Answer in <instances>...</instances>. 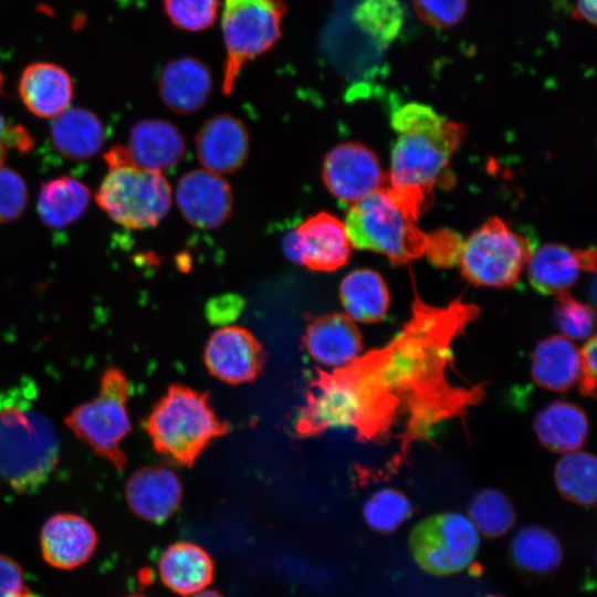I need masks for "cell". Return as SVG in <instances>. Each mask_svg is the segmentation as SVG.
<instances>
[{"mask_svg": "<svg viewBox=\"0 0 597 597\" xmlns=\"http://www.w3.org/2000/svg\"><path fill=\"white\" fill-rule=\"evenodd\" d=\"M241 310V300H238L234 295H223L208 304L207 316L212 323L224 324L235 318Z\"/></svg>", "mask_w": 597, "mask_h": 597, "instance_id": "60d3db41", "label": "cell"}, {"mask_svg": "<svg viewBox=\"0 0 597 597\" xmlns=\"http://www.w3.org/2000/svg\"><path fill=\"white\" fill-rule=\"evenodd\" d=\"M479 532L468 516L449 512L418 523L409 535L417 565L436 576L458 574L469 567L479 551Z\"/></svg>", "mask_w": 597, "mask_h": 597, "instance_id": "30bf717a", "label": "cell"}, {"mask_svg": "<svg viewBox=\"0 0 597 597\" xmlns=\"http://www.w3.org/2000/svg\"><path fill=\"white\" fill-rule=\"evenodd\" d=\"M29 193L24 179L14 170L0 167V222L17 220L25 210Z\"/></svg>", "mask_w": 597, "mask_h": 597, "instance_id": "d590c367", "label": "cell"}, {"mask_svg": "<svg viewBox=\"0 0 597 597\" xmlns=\"http://www.w3.org/2000/svg\"><path fill=\"white\" fill-rule=\"evenodd\" d=\"M363 515L374 531L391 533L412 515V505L402 492L386 488L365 502Z\"/></svg>", "mask_w": 597, "mask_h": 597, "instance_id": "d6a6232c", "label": "cell"}, {"mask_svg": "<svg viewBox=\"0 0 597 597\" xmlns=\"http://www.w3.org/2000/svg\"><path fill=\"white\" fill-rule=\"evenodd\" d=\"M390 124L397 134L390 156V187L420 213L463 140L465 126L419 102L396 107Z\"/></svg>", "mask_w": 597, "mask_h": 597, "instance_id": "6da1fadb", "label": "cell"}, {"mask_svg": "<svg viewBox=\"0 0 597 597\" xmlns=\"http://www.w3.org/2000/svg\"><path fill=\"white\" fill-rule=\"evenodd\" d=\"M95 200L119 226L144 230L157 226L166 217L172 197L171 188L161 172L129 161L109 167Z\"/></svg>", "mask_w": 597, "mask_h": 597, "instance_id": "8992f818", "label": "cell"}, {"mask_svg": "<svg viewBox=\"0 0 597 597\" xmlns=\"http://www.w3.org/2000/svg\"><path fill=\"white\" fill-rule=\"evenodd\" d=\"M367 389L355 366L318 370L306 390L304 406L296 417L300 437H312L328 429L356 427L364 429L367 416Z\"/></svg>", "mask_w": 597, "mask_h": 597, "instance_id": "9c48e42d", "label": "cell"}, {"mask_svg": "<svg viewBox=\"0 0 597 597\" xmlns=\"http://www.w3.org/2000/svg\"><path fill=\"white\" fill-rule=\"evenodd\" d=\"M18 91L24 106L43 118L60 115L69 108L73 98V83L69 73L49 62L28 65L21 74Z\"/></svg>", "mask_w": 597, "mask_h": 597, "instance_id": "7402d4cb", "label": "cell"}, {"mask_svg": "<svg viewBox=\"0 0 597 597\" xmlns=\"http://www.w3.org/2000/svg\"><path fill=\"white\" fill-rule=\"evenodd\" d=\"M164 11L177 28L190 32L212 27L219 11V0H163Z\"/></svg>", "mask_w": 597, "mask_h": 597, "instance_id": "836d02e7", "label": "cell"}, {"mask_svg": "<svg viewBox=\"0 0 597 597\" xmlns=\"http://www.w3.org/2000/svg\"><path fill=\"white\" fill-rule=\"evenodd\" d=\"M59 460L51 422L32 407L7 400L0 408V476L20 493L44 484Z\"/></svg>", "mask_w": 597, "mask_h": 597, "instance_id": "277c9868", "label": "cell"}, {"mask_svg": "<svg viewBox=\"0 0 597 597\" xmlns=\"http://www.w3.org/2000/svg\"><path fill=\"white\" fill-rule=\"evenodd\" d=\"M282 247L291 261L318 272L344 266L352 249L344 222L327 212L313 214L287 232Z\"/></svg>", "mask_w": 597, "mask_h": 597, "instance_id": "8fae6325", "label": "cell"}, {"mask_svg": "<svg viewBox=\"0 0 597 597\" xmlns=\"http://www.w3.org/2000/svg\"><path fill=\"white\" fill-rule=\"evenodd\" d=\"M11 132L12 126H9L0 114V167L3 166L9 149H11Z\"/></svg>", "mask_w": 597, "mask_h": 597, "instance_id": "7bdbcfd3", "label": "cell"}, {"mask_svg": "<svg viewBox=\"0 0 597 597\" xmlns=\"http://www.w3.org/2000/svg\"><path fill=\"white\" fill-rule=\"evenodd\" d=\"M594 248L573 250L563 244L547 243L532 251L527 261V277L538 293L561 295L577 282L582 271H595Z\"/></svg>", "mask_w": 597, "mask_h": 597, "instance_id": "2e32d148", "label": "cell"}, {"mask_svg": "<svg viewBox=\"0 0 597 597\" xmlns=\"http://www.w3.org/2000/svg\"><path fill=\"white\" fill-rule=\"evenodd\" d=\"M161 582L172 591L188 596L206 588L213 578V562L200 546L178 542L168 546L158 562Z\"/></svg>", "mask_w": 597, "mask_h": 597, "instance_id": "603a6c76", "label": "cell"}, {"mask_svg": "<svg viewBox=\"0 0 597 597\" xmlns=\"http://www.w3.org/2000/svg\"><path fill=\"white\" fill-rule=\"evenodd\" d=\"M418 217V211L385 186L352 205L344 226L352 248L384 254L400 265L425 254L428 235L417 227Z\"/></svg>", "mask_w": 597, "mask_h": 597, "instance_id": "3957f363", "label": "cell"}, {"mask_svg": "<svg viewBox=\"0 0 597 597\" xmlns=\"http://www.w3.org/2000/svg\"><path fill=\"white\" fill-rule=\"evenodd\" d=\"M25 590L20 564L13 558L0 554V597H20Z\"/></svg>", "mask_w": 597, "mask_h": 597, "instance_id": "f35d334b", "label": "cell"}, {"mask_svg": "<svg viewBox=\"0 0 597 597\" xmlns=\"http://www.w3.org/2000/svg\"><path fill=\"white\" fill-rule=\"evenodd\" d=\"M354 19L378 46L387 49L402 31L405 10L399 0H363Z\"/></svg>", "mask_w": 597, "mask_h": 597, "instance_id": "4dcf8cb0", "label": "cell"}, {"mask_svg": "<svg viewBox=\"0 0 597 597\" xmlns=\"http://www.w3.org/2000/svg\"><path fill=\"white\" fill-rule=\"evenodd\" d=\"M573 15L579 20H586L596 24V0H577Z\"/></svg>", "mask_w": 597, "mask_h": 597, "instance_id": "b9f144b4", "label": "cell"}, {"mask_svg": "<svg viewBox=\"0 0 597 597\" xmlns=\"http://www.w3.org/2000/svg\"><path fill=\"white\" fill-rule=\"evenodd\" d=\"M126 148L137 166L163 174L179 164L186 144L174 124L165 119L147 118L133 126Z\"/></svg>", "mask_w": 597, "mask_h": 597, "instance_id": "44dd1931", "label": "cell"}, {"mask_svg": "<svg viewBox=\"0 0 597 597\" xmlns=\"http://www.w3.org/2000/svg\"><path fill=\"white\" fill-rule=\"evenodd\" d=\"M463 241L452 231H437L428 235L426 251L430 260L439 266L452 265L459 261Z\"/></svg>", "mask_w": 597, "mask_h": 597, "instance_id": "74e56055", "label": "cell"}, {"mask_svg": "<svg viewBox=\"0 0 597 597\" xmlns=\"http://www.w3.org/2000/svg\"><path fill=\"white\" fill-rule=\"evenodd\" d=\"M554 318L563 336L570 341H584L594 335L593 308L575 300L568 293L557 296Z\"/></svg>", "mask_w": 597, "mask_h": 597, "instance_id": "e575fe53", "label": "cell"}, {"mask_svg": "<svg viewBox=\"0 0 597 597\" xmlns=\"http://www.w3.org/2000/svg\"><path fill=\"white\" fill-rule=\"evenodd\" d=\"M125 597H145L143 595H137V594H133V595H128V596H125Z\"/></svg>", "mask_w": 597, "mask_h": 597, "instance_id": "bcb514c9", "label": "cell"}, {"mask_svg": "<svg viewBox=\"0 0 597 597\" xmlns=\"http://www.w3.org/2000/svg\"><path fill=\"white\" fill-rule=\"evenodd\" d=\"M176 202L189 223L200 229H214L229 218L233 197L230 185L221 175L195 169L178 181Z\"/></svg>", "mask_w": 597, "mask_h": 597, "instance_id": "5bb4252c", "label": "cell"}, {"mask_svg": "<svg viewBox=\"0 0 597 597\" xmlns=\"http://www.w3.org/2000/svg\"><path fill=\"white\" fill-rule=\"evenodd\" d=\"M212 86L209 67L193 56H181L167 63L158 82L166 106L182 115L199 111L207 103Z\"/></svg>", "mask_w": 597, "mask_h": 597, "instance_id": "ffe728a7", "label": "cell"}, {"mask_svg": "<svg viewBox=\"0 0 597 597\" xmlns=\"http://www.w3.org/2000/svg\"><path fill=\"white\" fill-rule=\"evenodd\" d=\"M531 376L534 383L552 391H565L580 378V353L563 335L541 341L532 354Z\"/></svg>", "mask_w": 597, "mask_h": 597, "instance_id": "cb8c5ba5", "label": "cell"}, {"mask_svg": "<svg viewBox=\"0 0 597 597\" xmlns=\"http://www.w3.org/2000/svg\"><path fill=\"white\" fill-rule=\"evenodd\" d=\"M511 556L514 563L534 574H551L562 563L563 549L558 538L538 525L522 527L512 538Z\"/></svg>", "mask_w": 597, "mask_h": 597, "instance_id": "f1b7e54d", "label": "cell"}, {"mask_svg": "<svg viewBox=\"0 0 597 597\" xmlns=\"http://www.w3.org/2000/svg\"><path fill=\"white\" fill-rule=\"evenodd\" d=\"M177 474L163 465L144 467L130 474L125 498L130 511L144 521L160 524L169 520L182 500Z\"/></svg>", "mask_w": 597, "mask_h": 597, "instance_id": "9a60e30c", "label": "cell"}, {"mask_svg": "<svg viewBox=\"0 0 597 597\" xmlns=\"http://www.w3.org/2000/svg\"><path fill=\"white\" fill-rule=\"evenodd\" d=\"M284 0H224L221 31L226 49L222 92L229 94L247 63L268 52L282 35Z\"/></svg>", "mask_w": 597, "mask_h": 597, "instance_id": "52a82bcc", "label": "cell"}, {"mask_svg": "<svg viewBox=\"0 0 597 597\" xmlns=\"http://www.w3.org/2000/svg\"><path fill=\"white\" fill-rule=\"evenodd\" d=\"M20 597H39L36 595L31 594L28 589L20 595Z\"/></svg>", "mask_w": 597, "mask_h": 597, "instance_id": "f6af8a7d", "label": "cell"}, {"mask_svg": "<svg viewBox=\"0 0 597 597\" xmlns=\"http://www.w3.org/2000/svg\"><path fill=\"white\" fill-rule=\"evenodd\" d=\"M322 177L328 191L349 207L386 184L375 153L353 142L339 144L327 153Z\"/></svg>", "mask_w": 597, "mask_h": 597, "instance_id": "7c38bea8", "label": "cell"}, {"mask_svg": "<svg viewBox=\"0 0 597 597\" xmlns=\"http://www.w3.org/2000/svg\"><path fill=\"white\" fill-rule=\"evenodd\" d=\"M486 597H502V596H486Z\"/></svg>", "mask_w": 597, "mask_h": 597, "instance_id": "7dc6e473", "label": "cell"}, {"mask_svg": "<svg viewBox=\"0 0 597 597\" xmlns=\"http://www.w3.org/2000/svg\"><path fill=\"white\" fill-rule=\"evenodd\" d=\"M145 429L157 453L190 467L228 431V423L216 413L207 394L171 385L153 407Z\"/></svg>", "mask_w": 597, "mask_h": 597, "instance_id": "7a4b0ae2", "label": "cell"}, {"mask_svg": "<svg viewBox=\"0 0 597 597\" xmlns=\"http://www.w3.org/2000/svg\"><path fill=\"white\" fill-rule=\"evenodd\" d=\"M50 136L54 148L63 157L85 160L100 151L105 133L94 113L82 107H69L53 118Z\"/></svg>", "mask_w": 597, "mask_h": 597, "instance_id": "d4e9b609", "label": "cell"}, {"mask_svg": "<svg viewBox=\"0 0 597 597\" xmlns=\"http://www.w3.org/2000/svg\"><path fill=\"white\" fill-rule=\"evenodd\" d=\"M339 297L346 315L354 322L365 324L381 321L390 304L385 280L370 269L348 273L341 282Z\"/></svg>", "mask_w": 597, "mask_h": 597, "instance_id": "4316f807", "label": "cell"}, {"mask_svg": "<svg viewBox=\"0 0 597 597\" xmlns=\"http://www.w3.org/2000/svg\"><path fill=\"white\" fill-rule=\"evenodd\" d=\"M533 427L538 441L557 453L578 450L588 434L585 411L575 404L559 400L541 409L535 416Z\"/></svg>", "mask_w": 597, "mask_h": 597, "instance_id": "484cf974", "label": "cell"}, {"mask_svg": "<svg viewBox=\"0 0 597 597\" xmlns=\"http://www.w3.org/2000/svg\"><path fill=\"white\" fill-rule=\"evenodd\" d=\"M192 597H223L221 594L213 591V590H205L201 591Z\"/></svg>", "mask_w": 597, "mask_h": 597, "instance_id": "ee69618b", "label": "cell"}, {"mask_svg": "<svg viewBox=\"0 0 597 597\" xmlns=\"http://www.w3.org/2000/svg\"><path fill=\"white\" fill-rule=\"evenodd\" d=\"M597 342L593 335L587 339L580 353V388L583 394L595 396L596 389V363H597Z\"/></svg>", "mask_w": 597, "mask_h": 597, "instance_id": "ab89813d", "label": "cell"}, {"mask_svg": "<svg viewBox=\"0 0 597 597\" xmlns=\"http://www.w3.org/2000/svg\"><path fill=\"white\" fill-rule=\"evenodd\" d=\"M418 18L437 29L457 25L465 15L468 0H411Z\"/></svg>", "mask_w": 597, "mask_h": 597, "instance_id": "8d00e7d4", "label": "cell"}, {"mask_svg": "<svg viewBox=\"0 0 597 597\" xmlns=\"http://www.w3.org/2000/svg\"><path fill=\"white\" fill-rule=\"evenodd\" d=\"M97 542L92 524L73 513L52 515L40 533L44 561L59 569H74L86 563L95 552Z\"/></svg>", "mask_w": 597, "mask_h": 597, "instance_id": "e0dca14e", "label": "cell"}, {"mask_svg": "<svg viewBox=\"0 0 597 597\" xmlns=\"http://www.w3.org/2000/svg\"><path fill=\"white\" fill-rule=\"evenodd\" d=\"M533 250L526 237L500 218H490L463 241L458 262L472 284L509 287L519 280Z\"/></svg>", "mask_w": 597, "mask_h": 597, "instance_id": "ba28073f", "label": "cell"}, {"mask_svg": "<svg viewBox=\"0 0 597 597\" xmlns=\"http://www.w3.org/2000/svg\"><path fill=\"white\" fill-rule=\"evenodd\" d=\"M196 153L205 169L228 174L239 169L249 154L245 125L229 114L210 117L196 135Z\"/></svg>", "mask_w": 597, "mask_h": 597, "instance_id": "ac0fdd59", "label": "cell"}, {"mask_svg": "<svg viewBox=\"0 0 597 597\" xmlns=\"http://www.w3.org/2000/svg\"><path fill=\"white\" fill-rule=\"evenodd\" d=\"M468 515L478 532L486 537L504 535L516 521L512 502L496 489L480 491L470 502Z\"/></svg>", "mask_w": 597, "mask_h": 597, "instance_id": "1f68e13d", "label": "cell"}, {"mask_svg": "<svg viewBox=\"0 0 597 597\" xmlns=\"http://www.w3.org/2000/svg\"><path fill=\"white\" fill-rule=\"evenodd\" d=\"M303 344L318 364L334 369L357 360L363 339L355 322L343 313H331L312 320L305 328Z\"/></svg>", "mask_w": 597, "mask_h": 597, "instance_id": "d6986e66", "label": "cell"}, {"mask_svg": "<svg viewBox=\"0 0 597 597\" xmlns=\"http://www.w3.org/2000/svg\"><path fill=\"white\" fill-rule=\"evenodd\" d=\"M597 462L585 451L564 453L554 470V480L561 495L568 501L591 506L596 502Z\"/></svg>", "mask_w": 597, "mask_h": 597, "instance_id": "f546056e", "label": "cell"}, {"mask_svg": "<svg viewBox=\"0 0 597 597\" xmlns=\"http://www.w3.org/2000/svg\"><path fill=\"white\" fill-rule=\"evenodd\" d=\"M129 391L124 371L108 367L101 377L96 396L73 408L64 419L78 440L118 471L127 464L121 444L132 428L127 410Z\"/></svg>", "mask_w": 597, "mask_h": 597, "instance_id": "5b68a950", "label": "cell"}, {"mask_svg": "<svg viewBox=\"0 0 597 597\" xmlns=\"http://www.w3.org/2000/svg\"><path fill=\"white\" fill-rule=\"evenodd\" d=\"M91 200L90 189L71 176H60L42 184L38 212L44 224L62 229L76 221Z\"/></svg>", "mask_w": 597, "mask_h": 597, "instance_id": "83f0119b", "label": "cell"}, {"mask_svg": "<svg viewBox=\"0 0 597 597\" xmlns=\"http://www.w3.org/2000/svg\"><path fill=\"white\" fill-rule=\"evenodd\" d=\"M203 360L212 376L238 385L252 381L260 375L265 355L251 332L229 325L211 334L205 347Z\"/></svg>", "mask_w": 597, "mask_h": 597, "instance_id": "4fadbf2b", "label": "cell"}]
</instances>
